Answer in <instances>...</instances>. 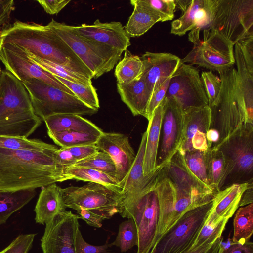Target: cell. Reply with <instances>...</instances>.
<instances>
[{"label":"cell","instance_id":"obj_1","mask_svg":"<svg viewBox=\"0 0 253 253\" xmlns=\"http://www.w3.org/2000/svg\"><path fill=\"white\" fill-rule=\"evenodd\" d=\"M156 188L161 211L157 241L185 212L211 201L218 192L191 172L179 151L163 166Z\"/></svg>","mask_w":253,"mask_h":253},{"label":"cell","instance_id":"obj_2","mask_svg":"<svg viewBox=\"0 0 253 253\" xmlns=\"http://www.w3.org/2000/svg\"><path fill=\"white\" fill-rule=\"evenodd\" d=\"M58 147L42 150L0 148V190L36 189L69 180L56 159Z\"/></svg>","mask_w":253,"mask_h":253},{"label":"cell","instance_id":"obj_3","mask_svg":"<svg viewBox=\"0 0 253 253\" xmlns=\"http://www.w3.org/2000/svg\"><path fill=\"white\" fill-rule=\"evenodd\" d=\"M0 36L3 44H12L77 75L89 80L93 78L89 69L47 25L16 20L1 31Z\"/></svg>","mask_w":253,"mask_h":253},{"label":"cell","instance_id":"obj_4","mask_svg":"<svg viewBox=\"0 0 253 253\" xmlns=\"http://www.w3.org/2000/svg\"><path fill=\"white\" fill-rule=\"evenodd\" d=\"M22 82L6 70L0 72V136L27 137L42 123Z\"/></svg>","mask_w":253,"mask_h":253},{"label":"cell","instance_id":"obj_5","mask_svg":"<svg viewBox=\"0 0 253 253\" xmlns=\"http://www.w3.org/2000/svg\"><path fill=\"white\" fill-rule=\"evenodd\" d=\"M221 81L220 93L209 107L211 129L216 130L219 140L216 147L238 129L253 125V114L247 109L239 86L237 70L233 67L219 73Z\"/></svg>","mask_w":253,"mask_h":253},{"label":"cell","instance_id":"obj_6","mask_svg":"<svg viewBox=\"0 0 253 253\" xmlns=\"http://www.w3.org/2000/svg\"><path fill=\"white\" fill-rule=\"evenodd\" d=\"M47 25L71 48L89 69L93 78L110 72L121 60L123 51L78 34L73 26L53 19Z\"/></svg>","mask_w":253,"mask_h":253},{"label":"cell","instance_id":"obj_7","mask_svg":"<svg viewBox=\"0 0 253 253\" xmlns=\"http://www.w3.org/2000/svg\"><path fill=\"white\" fill-rule=\"evenodd\" d=\"M209 7L208 28L234 45L253 36V0H209Z\"/></svg>","mask_w":253,"mask_h":253},{"label":"cell","instance_id":"obj_8","mask_svg":"<svg viewBox=\"0 0 253 253\" xmlns=\"http://www.w3.org/2000/svg\"><path fill=\"white\" fill-rule=\"evenodd\" d=\"M212 148L222 153L225 162L226 174L221 190L233 184L253 183V125L238 129Z\"/></svg>","mask_w":253,"mask_h":253},{"label":"cell","instance_id":"obj_9","mask_svg":"<svg viewBox=\"0 0 253 253\" xmlns=\"http://www.w3.org/2000/svg\"><path fill=\"white\" fill-rule=\"evenodd\" d=\"M200 31L195 28L189 33V40L194 46L180 62L197 65L218 73L232 68L235 63L234 44L220 33L209 28L204 29L203 37L201 39Z\"/></svg>","mask_w":253,"mask_h":253},{"label":"cell","instance_id":"obj_10","mask_svg":"<svg viewBox=\"0 0 253 253\" xmlns=\"http://www.w3.org/2000/svg\"><path fill=\"white\" fill-rule=\"evenodd\" d=\"M160 171L146 190L119 213L135 222L138 233L136 253H149L157 240L161 211L156 185Z\"/></svg>","mask_w":253,"mask_h":253},{"label":"cell","instance_id":"obj_11","mask_svg":"<svg viewBox=\"0 0 253 253\" xmlns=\"http://www.w3.org/2000/svg\"><path fill=\"white\" fill-rule=\"evenodd\" d=\"M22 83L29 93L36 114L42 120L55 114L91 115L98 111L87 106L75 95L41 80L34 79Z\"/></svg>","mask_w":253,"mask_h":253},{"label":"cell","instance_id":"obj_12","mask_svg":"<svg viewBox=\"0 0 253 253\" xmlns=\"http://www.w3.org/2000/svg\"><path fill=\"white\" fill-rule=\"evenodd\" d=\"M62 193L66 208L88 210L102 221L120 212L121 193L101 184L71 186L62 189Z\"/></svg>","mask_w":253,"mask_h":253},{"label":"cell","instance_id":"obj_13","mask_svg":"<svg viewBox=\"0 0 253 253\" xmlns=\"http://www.w3.org/2000/svg\"><path fill=\"white\" fill-rule=\"evenodd\" d=\"M213 199L182 215L156 241L149 253H182L189 250L212 208Z\"/></svg>","mask_w":253,"mask_h":253},{"label":"cell","instance_id":"obj_14","mask_svg":"<svg viewBox=\"0 0 253 253\" xmlns=\"http://www.w3.org/2000/svg\"><path fill=\"white\" fill-rule=\"evenodd\" d=\"M165 97L175 100L183 112L209 103L199 71L191 64L181 62L170 78Z\"/></svg>","mask_w":253,"mask_h":253},{"label":"cell","instance_id":"obj_15","mask_svg":"<svg viewBox=\"0 0 253 253\" xmlns=\"http://www.w3.org/2000/svg\"><path fill=\"white\" fill-rule=\"evenodd\" d=\"M184 112L173 99L165 97L157 166L169 162L179 150L183 137Z\"/></svg>","mask_w":253,"mask_h":253},{"label":"cell","instance_id":"obj_16","mask_svg":"<svg viewBox=\"0 0 253 253\" xmlns=\"http://www.w3.org/2000/svg\"><path fill=\"white\" fill-rule=\"evenodd\" d=\"M80 218L65 210L47 222L41 240L43 253H76L75 241Z\"/></svg>","mask_w":253,"mask_h":253},{"label":"cell","instance_id":"obj_17","mask_svg":"<svg viewBox=\"0 0 253 253\" xmlns=\"http://www.w3.org/2000/svg\"><path fill=\"white\" fill-rule=\"evenodd\" d=\"M0 61L4 65L6 70L22 82L34 79H38L74 95L54 76L29 61L10 44H2L0 53Z\"/></svg>","mask_w":253,"mask_h":253},{"label":"cell","instance_id":"obj_18","mask_svg":"<svg viewBox=\"0 0 253 253\" xmlns=\"http://www.w3.org/2000/svg\"><path fill=\"white\" fill-rule=\"evenodd\" d=\"M146 139V131L142 134L134 162L126 176L120 184L122 187L120 211L123 208L135 202L146 190L156 179L163 165L157 166L151 173L144 175L143 165Z\"/></svg>","mask_w":253,"mask_h":253},{"label":"cell","instance_id":"obj_19","mask_svg":"<svg viewBox=\"0 0 253 253\" xmlns=\"http://www.w3.org/2000/svg\"><path fill=\"white\" fill-rule=\"evenodd\" d=\"M98 151L107 153L116 168L117 181L119 184L126 176L136 158L129 138L125 134L103 132L95 144Z\"/></svg>","mask_w":253,"mask_h":253},{"label":"cell","instance_id":"obj_20","mask_svg":"<svg viewBox=\"0 0 253 253\" xmlns=\"http://www.w3.org/2000/svg\"><path fill=\"white\" fill-rule=\"evenodd\" d=\"M143 64L142 75L151 93L170 78L178 67L181 59L169 53L146 52L140 57Z\"/></svg>","mask_w":253,"mask_h":253},{"label":"cell","instance_id":"obj_21","mask_svg":"<svg viewBox=\"0 0 253 253\" xmlns=\"http://www.w3.org/2000/svg\"><path fill=\"white\" fill-rule=\"evenodd\" d=\"M80 35L87 39L125 51L130 45V38L120 22H101L97 19L92 24L73 26Z\"/></svg>","mask_w":253,"mask_h":253},{"label":"cell","instance_id":"obj_22","mask_svg":"<svg viewBox=\"0 0 253 253\" xmlns=\"http://www.w3.org/2000/svg\"><path fill=\"white\" fill-rule=\"evenodd\" d=\"M209 0H192L183 15L171 23V34L183 36L190 30L208 28L210 24Z\"/></svg>","mask_w":253,"mask_h":253},{"label":"cell","instance_id":"obj_23","mask_svg":"<svg viewBox=\"0 0 253 253\" xmlns=\"http://www.w3.org/2000/svg\"><path fill=\"white\" fill-rule=\"evenodd\" d=\"M65 209L62 188L56 183L45 186L40 192L34 209L36 222L45 224Z\"/></svg>","mask_w":253,"mask_h":253},{"label":"cell","instance_id":"obj_24","mask_svg":"<svg viewBox=\"0 0 253 253\" xmlns=\"http://www.w3.org/2000/svg\"><path fill=\"white\" fill-rule=\"evenodd\" d=\"M47 129V134L63 131H73L100 135L101 128L81 115L73 114H55L43 120Z\"/></svg>","mask_w":253,"mask_h":253},{"label":"cell","instance_id":"obj_25","mask_svg":"<svg viewBox=\"0 0 253 253\" xmlns=\"http://www.w3.org/2000/svg\"><path fill=\"white\" fill-rule=\"evenodd\" d=\"M251 184H233L219 191L213 199L210 215L216 220H229L238 208L242 195Z\"/></svg>","mask_w":253,"mask_h":253},{"label":"cell","instance_id":"obj_26","mask_svg":"<svg viewBox=\"0 0 253 253\" xmlns=\"http://www.w3.org/2000/svg\"><path fill=\"white\" fill-rule=\"evenodd\" d=\"M117 85L122 100L132 114L144 117L151 93L142 76L131 83Z\"/></svg>","mask_w":253,"mask_h":253},{"label":"cell","instance_id":"obj_27","mask_svg":"<svg viewBox=\"0 0 253 253\" xmlns=\"http://www.w3.org/2000/svg\"><path fill=\"white\" fill-rule=\"evenodd\" d=\"M211 124V111L208 105L191 108L184 112L183 137L178 150L193 151L191 143L192 137L198 131L206 134Z\"/></svg>","mask_w":253,"mask_h":253},{"label":"cell","instance_id":"obj_28","mask_svg":"<svg viewBox=\"0 0 253 253\" xmlns=\"http://www.w3.org/2000/svg\"><path fill=\"white\" fill-rule=\"evenodd\" d=\"M163 113V100L155 109L151 118L148 121L143 165L144 176L147 175L153 171L157 167V158Z\"/></svg>","mask_w":253,"mask_h":253},{"label":"cell","instance_id":"obj_29","mask_svg":"<svg viewBox=\"0 0 253 253\" xmlns=\"http://www.w3.org/2000/svg\"><path fill=\"white\" fill-rule=\"evenodd\" d=\"M133 11L124 27L129 37H138L147 32L155 23L161 21L160 18L142 4L140 0H132Z\"/></svg>","mask_w":253,"mask_h":253},{"label":"cell","instance_id":"obj_30","mask_svg":"<svg viewBox=\"0 0 253 253\" xmlns=\"http://www.w3.org/2000/svg\"><path fill=\"white\" fill-rule=\"evenodd\" d=\"M36 194L34 189L0 190V225L5 223L13 213L27 204Z\"/></svg>","mask_w":253,"mask_h":253},{"label":"cell","instance_id":"obj_31","mask_svg":"<svg viewBox=\"0 0 253 253\" xmlns=\"http://www.w3.org/2000/svg\"><path fill=\"white\" fill-rule=\"evenodd\" d=\"M234 46L240 88L247 109L253 114V69L247 65L238 43H236Z\"/></svg>","mask_w":253,"mask_h":253},{"label":"cell","instance_id":"obj_32","mask_svg":"<svg viewBox=\"0 0 253 253\" xmlns=\"http://www.w3.org/2000/svg\"><path fill=\"white\" fill-rule=\"evenodd\" d=\"M205 161L209 185L219 191L226 174V164L223 154L217 148H209L205 151Z\"/></svg>","mask_w":253,"mask_h":253},{"label":"cell","instance_id":"obj_33","mask_svg":"<svg viewBox=\"0 0 253 253\" xmlns=\"http://www.w3.org/2000/svg\"><path fill=\"white\" fill-rule=\"evenodd\" d=\"M10 44L16 50L23 54L29 61L54 76H57L70 82L84 85L92 84L91 80L84 76L77 75L62 66L40 58L14 45Z\"/></svg>","mask_w":253,"mask_h":253},{"label":"cell","instance_id":"obj_34","mask_svg":"<svg viewBox=\"0 0 253 253\" xmlns=\"http://www.w3.org/2000/svg\"><path fill=\"white\" fill-rule=\"evenodd\" d=\"M143 72V64L140 57L126 50L117 64L114 74L117 84H125L140 79Z\"/></svg>","mask_w":253,"mask_h":253},{"label":"cell","instance_id":"obj_35","mask_svg":"<svg viewBox=\"0 0 253 253\" xmlns=\"http://www.w3.org/2000/svg\"><path fill=\"white\" fill-rule=\"evenodd\" d=\"M69 180L76 179L101 184L121 193L122 187L113 177L102 172L85 168L70 167L65 169Z\"/></svg>","mask_w":253,"mask_h":253},{"label":"cell","instance_id":"obj_36","mask_svg":"<svg viewBox=\"0 0 253 253\" xmlns=\"http://www.w3.org/2000/svg\"><path fill=\"white\" fill-rule=\"evenodd\" d=\"M233 226L232 242L244 243L249 241L253 233V203L238 209Z\"/></svg>","mask_w":253,"mask_h":253},{"label":"cell","instance_id":"obj_37","mask_svg":"<svg viewBox=\"0 0 253 253\" xmlns=\"http://www.w3.org/2000/svg\"><path fill=\"white\" fill-rule=\"evenodd\" d=\"M48 135L55 144L61 148L95 145L100 136L68 130Z\"/></svg>","mask_w":253,"mask_h":253},{"label":"cell","instance_id":"obj_38","mask_svg":"<svg viewBox=\"0 0 253 253\" xmlns=\"http://www.w3.org/2000/svg\"><path fill=\"white\" fill-rule=\"evenodd\" d=\"M228 221V219H225L217 221L209 214L189 250H194L202 246L211 243L221 238Z\"/></svg>","mask_w":253,"mask_h":253},{"label":"cell","instance_id":"obj_39","mask_svg":"<svg viewBox=\"0 0 253 253\" xmlns=\"http://www.w3.org/2000/svg\"><path fill=\"white\" fill-rule=\"evenodd\" d=\"M98 151L95 145L61 148L56 152L58 164L66 169Z\"/></svg>","mask_w":253,"mask_h":253},{"label":"cell","instance_id":"obj_40","mask_svg":"<svg viewBox=\"0 0 253 253\" xmlns=\"http://www.w3.org/2000/svg\"><path fill=\"white\" fill-rule=\"evenodd\" d=\"M72 167L95 169L105 173L116 180V168L114 162L105 152L98 151L95 154L79 161Z\"/></svg>","mask_w":253,"mask_h":253},{"label":"cell","instance_id":"obj_41","mask_svg":"<svg viewBox=\"0 0 253 253\" xmlns=\"http://www.w3.org/2000/svg\"><path fill=\"white\" fill-rule=\"evenodd\" d=\"M54 145L36 139L18 136H0V148L10 150H42Z\"/></svg>","mask_w":253,"mask_h":253},{"label":"cell","instance_id":"obj_42","mask_svg":"<svg viewBox=\"0 0 253 253\" xmlns=\"http://www.w3.org/2000/svg\"><path fill=\"white\" fill-rule=\"evenodd\" d=\"M55 77L66 85L84 103L93 109L98 110L100 105L97 93L92 84L84 85L57 76Z\"/></svg>","mask_w":253,"mask_h":253},{"label":"cell","instance_id":"obj_43","mask_svg":"<svg viewBox=\"0 0 253 253\" xmlns=\"http://www.w3.org/2000/svg\"><path fill=\"white\" fill-rule=\"evenodd\" d=\"M138 244V233L134 221L128 219L119 225L115 240L111 243L120 248L122 252H126Z\"/></svg>","mask_w":253,"mask_h":253},{"label":"cell","instance_id":"obj_44","mask_svg":"<svg viewBox=\"0 0 253 253\" xmlns=\"http://www.w3.org/2000/svg\"><path fill=\"white\" fill-rule=\"evenodd\" d=\"M178 151L183 154L186 165L191 172L201 182L210 186L206 173L205 161V151L193 150L185 152Z\"/></svg>","mask_w":253,"mask_h":253},{"label":"cell","instance_id":"obj_45","mask_svg":"<svg viewBox=\"0 0 253 253\" xmlns=\"http://www.w3.org/2000/svg\"><path fill=\"white\" fill-rule=\"evenodd\" d=\"M140 1L158 15L162 22L171 20L174 17L175 0H140Z\"/></svg>","mask_w":253,"mask_h":253},{"label":"cell","instance_id":"obj_46","mask_svg":"<svg viewBox=\"0 0 253 253\" xmlns=\"http://www.w3.org/2000/svg\"><path fill=\"white\" fill-rule=\"evenodd\" d=\"M201 79L208 99V106H211L217 98L221 87L220 77L211 71L203 72Z\"/></svg>","mask_w":253,"mask_h":253},{"label":"cell","instance_id":"obj_47","mask_svg":"<svg viewBox=\"0 0 253 253\" xmlns=\"http://www.w3.org/2000/svg\"><path fill=\"white\" fill-rule=\"evenodd\" d=\"M35 236V234H20L0 253H28Z\"/></svg>","mask_w":253,"mask_h":253},{"label":"cell","instance_id":"obj_48","mask_svg":"<svg viewBox=\"0 0 253 253\" xmlns=\"http://www.w3.org/2000/svg\"><path fill=\"white\" fill-rule=\"evenodd\" d=\"M170 78L168 79L162 85L152 92L144 116L148 121L150 120L155 109L165 97Z\"/></svg>","mask_w":253,"mask_h":253},{"label":"cell","instance_id":"obj_49","mask_svg":"<svg viewBox=\"0 0 253 253\" xmlns=\"http://www.w3.org/2000/svg\"><path fill=\"white\" fill-rule=\"evenodd\" d=\"M111 246V243L108 244L107 242L103 245H90L84 240L80 230L77 231L75 241L76 253H110L107 249Z\"/></svg>","mask_w":253,"mask_h":253},{"label":"cell","instance_id":"obj_50","mask_svg":"<svg viewBox=\"0 0 253 253\" xmlns=\"http://www.w3.org/2000/svg\"><path fill=\"white\" fill-rule=\"evenodd\" d=\"M217 253H253V243L250 241L244 243L232 242L226 247L221 244Z\"/></svg>","mask_w":253,"mask_h":253},{"label":"cell","instance_id":"obj_51","mask_svg":"<svg viewBox=\"0 0 253 253\" xmlns=\"http://www.w3.org/2000/svg\"><path fill=\"white\" fill-rule=\"evenodd\" d=\"M71 0H36L48 14H58L70 2Z\"/></svg>","mask_w":253,"mask_h":253},{"label":"cell","instance_id":"obj_52","mask_svg":"<svg viewBox=\"0 0 253 253\" xmlns=\"http://www.w3.org/2000/svg\"><path fill=\"white\" fill-rule=\"evenodd\" d=\"M14 9L13 0H0V32L8 25L11 14Z\"/></svg>","mask_w":253,"mask_h":253},{"label":"cell","instance_id":"obj_53","mask_svg":"<svg viewBox=\"0 0 253 253\" xmlns=\"http://www.w3.org/2000/svg\"><path fill=\"white\" fill-rule=\"evenodd\" d=\"M247 65L253 69V36L237 42Z\"/></svg>","mask_w":253,"mask_h":253},{"label":"cell","instance_id":"obj_54","mask_svg":"<svg viewBox=\"0 0 253 253\" xmlns=\"http://www.w3.org/2000/svg\"><path fill=\"white\" fill-rule=\"evenodd\" d=\"M191 143L193 150L205 151L209 148L206 134L200 131L194 134Z\"/></svg>","mask_w":253,"mask_h":253},{"label":"cell","instance_id":"obj_55","mask_svg":"<svg viewBox=\"0 0 253 253\" xmlns=\"http://www.w3.org/2000/svg\"><path fill=\"white\" fill-rule=\"evenodd\" d=\"M76 211L80 218L84 220L89 225L97 228L102 226L101 222L102 220L90 211L84 209H80Z\"/></svg>","mask_w":253,"mask_h":253},{"label":"cell","instance_id":"obj_56","mask_svg":"<svg viewBox=\"0 0 253 253\" xmlns=\"http://www.w3.org/2000/svg\"><path fill=\"white\" fill-rule=\"evenodd\" d=\"M221 237L214 242L202 246L195 249L189 250L182 253H217L221 244Z\"/></svg>","mask_w":253,"mask_h":253},{"label":"cell","instance_id":"obj_57","mask_svg":"<svg viewBox=\"0 0 253 253\" xmlns=\"http://www.w3.org/2000/svg\"><path fill=\"white\" fill-rule=\"evenodd\" d=\"M253 184H250L241 196L239 204V207H243L253 203Z\"/></svg>","mask_w":253,"mask_h":253},{"label":"cell","instance_id":"obj_58","mask_svg":"<svg viewBox=\"0 0 253 253\" xmlns=\"http://www.w3.org/2000/svg\"><path fill=\"white\" fill-rule=\"evenodd\" d=\"M219 138L218 132L213 129L210 128L206 133L209 148L213 147L218 142Z\"/></svg>","mask_w":253,"mask_h":253},{"label":"cell","instance_id":"obj_59","mask_svg":"<svg viewBox=\"0 0 253 253\" xmlns=\"http://www.w3.org/2000/svg\"><path fill=\"white\" fill-rule=\"evenodd\" d=\"M191 2L190 0H175L176 6H177L183 12H185Z\"/></svg>","mask_w":253,"mask_h":253},{"label":"cell","instance_id":"obj_60","mask_svg":"<svg viewBox=\"0 0 253 253\" xmlns=\"http://www.w3.org/2000/svg\"><path fill=\"white\" fill-rule=\"evenodd\" d=\"M2 44H3V40L0 36V50H1V48L2 47ZM1 70V69L0 67V72Z\"/></svg>","mask_w":253,"mask_h":253}]
</instances>
